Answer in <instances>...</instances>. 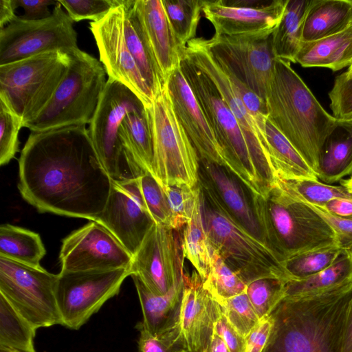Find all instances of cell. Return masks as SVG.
<instances>
[{"instance_id": "1", "label": "cell", "mask_w": 352, "mask_h": 352, "mask_svg": "<svg viewBox=\"0 0 352 352\" xmlns=\"http://www.w3.org/2000/svg\"><path fill=\"white\" fill-rule=\"evenodd\" d=\"M112 184L85 125L31 132L21 152L18 188L40 212L95 221Z\"/></svg>"}, {"instance_id": "2", "label": "cell", "mask_w": 352, "mask_h": 352, "mask_svg": "<svg viewBox=\"0 0 352 352\" xmlns=\"http://www.w3.org/2000/svg\"><path fill=\"white\" fill-rule=\"evenodd\" d=\"M352 282L322 292L284 297L270 315L263 352H342Z\"/></svg>"}, {"instance_id": "3", "label": "cell", "mask_w": 352, "mask_h": 352, "mask_svg": "<svg viewBox=\"0 0 352 352\" xmlns=\"http://www.w3.org/2000/svg\"><path fill=\"white\" fill-rule=\"evenodd\" d=\"M265 102L267 119L316 175L322 148L340 121L322 107L291 63L280 58Z\"/></svg>"}, {"instance_id": "4", "label": "cell", "mask_w": 352, "mask_h": 352, "mask_svg": "<svg viewBox=\"0 0 352 352\" xmlns=\"http://www.w3.org/2000/svg\"><path fill=\"white\" fill-rule=\"evenodd\" d=\"M252 201L264 241L283 263L305 252L338 245L327 221L277 185L264 195L252 193Z\"/></svg>"}, {"instance_id": "5", "label": "cell", "mask_w": 352, "mask_h": 352, "mask_svg": "<svg viewBox=\"0 0 352 352\" xmlns=\"http://www.w3.org/2000/svg\"><path fill=\"white\" fill-rule=\"evenodd\" d=\"M204 225L212 248L248 285L257 279L288 280L283 263L263 241L249 233L199 184Z\"/></svg>"}, {"instance_id": "6", "label": "cell", "mask_w": 352, "mask_h": 352, "mask_svg": "<svg viewBox=\"0 0 352 352\" xmlns=\"http://www.w3.org/2000/svg\"><path fill=\"white\" fill-rule=\"evenodd\" d=\"M50 100L23 127L32 132L90 124L104 89L106 71L96 58L76 48Z\"/></svg>"}, {"instance_id": "7", "label": "cell", "mask_w": 352, "mask_h": 352, "mask_svg": "<svg viewBox=\"0 0 352 352\" xmlns=\"http://www.w3.org/2000/svg\"><path fill=\"white\" fill-rule=\"evenodd\" d=\"M182 55L181 69L223 151L227 168L252 193L266 194L270 189L261 177L234 114L208 76Z\"/></svg>"}, {"instance_id": "8", "label": "cell", "mask_w": 352, "mask_h": 352, "mask_svg": "<svg viewBox=\"0 0 352 352\" xmlns=\"http://www.w3.org/2000/svg\"><path fill=\"white\" fill-rule=\"evenodd\" d=\"M145 109L143 102L129 88L108 78L88 129L98 158L113 182L135 180L146 173L124 146L118 134L127 114Z\"/></svg>"}, {"instance_id": "9", "label": "cell", "mask_w": 352, "mask_h": 352, "mask_svg": "<svg viewBox=\"0 0 352 352\" xmlns=\"http://www.w3.org/2000/svg\"><path fill=\"white\" fill-rule=\"evenodd\" d=\"M146 110L153 142V176L162 188L175 184L196 187L199 157L175 115L167 81Z\"/></svg>"}, {"instance_id": "10", "label": "cell", "mask_w": 352, "mask_h": 352, "mask_svg": "<svg viewBox=\"0 0 352 352\" xmlns=\"http://www.w3.org/2000/svg\"><path fill=\"white\" fill-rule=\"evenodd\" d=\"M70 60L69 52L53 51L0 65V100L24 126L50 100Z\"/></svg>"}, {"instance_id": "11", "label": "cell", "mask_w": 352, "mask_h": 352, "mask_svg": "<svg viewBox=\"0 0 352 352\" xmlns=\"http://www.w3.org/2000/svg\"><path fill=\"white\" fill-rule=\"evenodd\" d=\"M58 274L0 256V294L36 329L62 320L56 298Z\"/></svg>"}, {"instance_id": "12", "label": "cell", "mask_w": 352, "mask_h": 352, "mask_svg": "<svg viewBox=\"0 0 352 352\" xmlns=\"http://www.w3.org/2000/svg\"><path fill=\"white\" fill-rule=\"evenodd\" d=\"M57 1L52 15L38 21L19 16L0 29V65L53 51L78 48L74 21Z\"/></svg>"}, {"instance_id": "13", "label": "cell", "mask_w": 352, "mask_h": 352, "mask_svg": "<svg viewBox=\"0 0 352 352\" xmlns=\"http://www.w3.org/2000/svg\"><path fill=\"white\" fill-rule=\"evenodd\" d=\"M130 268L85 272L62 271L58 274L56 298L62 325L78 330L119 293Z\"/></svg>"}, {"instance_id": "14", "label": "cell", "mask_w": 352, "mask_h": 352, "mask_svg": "<svg viewBox=\"0 0 352 352\" xmlns=\"http://www.w3.org/2000/svg\"><path fill=\"white\" fill-rule=\"evenodd\" d=\"M205 42L226 73L265 100L276 60L272 36L254 39L214 35Z\"/></svg>"}, {"instance_id": "15", "label": "cell", "mask_w": 352, "mask_h": 352, "mask_svg": "<svg viewBox=\"0 0 352 352\" xmlns=\"http://www.w3.org/2000/svg\"><path fill=\"white\" fill-rule=\"evenodd\" d=\"M184 254L179 232L154 223L133 256L131 276L152 293L163 296L183 281Z\"/></svg>"}, {"instance_id": "16", "label": "cell", "mask_w": 352, "mask_h": 352, "mask_svg": "<svg viewBox=\"0 0 352 352\" xmlns=\"http://www.w3.org/2000/svg\"><path fill=\"white\" fill-rule=\"evenodd\" d=\"M182 54L212 81L234 117L250 147L266 186L270 189L277 177L265 147L264 140L248 111L233 83L214 60L204 38H195L183 49Z\"/></svg>"}, {"instance_id": "17", "label": "cell", "mask_w": 352, "mask_h": 352, "mask_svg": "<svg viewBox=\"0 0 352 352\" xmlns=\"http://www.w3.org/2000/svg\"><path fill=\"white\" fill-rule=\"evenodd\" d=\"M287 1H203L202 12L212 24L214 36L259 39L272 36Z\"/></svg>"}, {"instance_id": "18", "label": "cell", "mask_w": 352, "mask_h": 352, "mask_svg": "<svg viewBox=\"0 0 352 352\" xmlns=\"http://www.w3.org/2000/svg\"><path fill=\"white\" fill-rule=\"evenodd\" d=\"M133 256L103 225L91 221L63 239L61 270L85 272L130 268Z\"/></svg>"}, {"instance_id": "19", "label": "cell", "mask_w": 352, "mask_h": 352, "mask_svg": "<svg viewBox=\"0 0 352 352\" xmlns=\"http://www.w3.org/2000/svg\"><path fill=\"white\" fill-rule=\"evenodd\" d=\"M124 2L122 0L120 6L113 8L101 20L91 22L89 29L108 78L129 88L147 108L152 104L154 95L126 43L122 25Z\"/></svg>"}, {"instance_id": "20", "label": "cell", "mask_w": 352, "mask_h": 352, "mask_svg": "<svg viewBox=\"0 0 352 352\" xmlns=\"http://www.w3.org/2000/svg\"><path fill=\"white\" fill-rule=\"evenodd\" d=\"M138 179L122 183L113 182L104 208L95 219L132 256L155 223L145 206Z\"/></svg>"}, {"instance_id": "21", "label": "cell", "mask_w": 352, "mask_h": 352, "mask_svg": "<svg viewBox=\"0 0 352 352\" xmlns=\"http://www.w3.org/2000/svg\"><path fill=\"white\" fill-rule=\"evenodd\" d=\"M127 14L138 29L163 80L180 66L179 46L162 0H125Z\"/></svg>"}, {"instance_id": "22", "label": "cell", "mask_w": 352, "mask_h": 352, "mask_svg": "<svg viewBox=\"0 0 352 352\" xmlns=\"http://www.w3.org/2000/svg\"><path fill=\"white\" fill-rule=\"evenodd\" d=\"M167 86L175 115L199 159L227 168L223 151L180 66L168 78Z\"/></svg>"}, {"instance_id": "23", "label": "cell", "mask_w": 352, "mask_h": 352, "mask_svg": "<svg viewBox=\"0 0 352 352\" xmlns=\"http://www.w3.org/2000/svg\"><path fill=\"white\" fill-rule=\"evenodd\" d=\"M199 184L225 211L254 236L264 241L254 211L252 192L227 168L199 159Z\"/></svg>"}, {"instance_id": "24", "label": "cell", "mask_w": 352, "mask_h": 352, "mask_svg": "<svg viewBox=\"0 0 352 352\" xmlns=\"http://www.w3.org/2000/svg\"><path fill=\"white\" fill-rule=\"evenodd\" d=\"M181 327L189 352H204L214 334V324L221 312L217 301L204 287L197 271L183 276Z\"/></svg>"}, {"instance_id": "25", "label": "cell", "mask_w": 352, "mask_h": 352, "mask_svg": "<svg viewBox=\"0 0 352 352\" xmlns=\"http://www.w3.org/2000/svg\"><path fill=\"white\" fill-rule=\"evenodd\" d=\"M133 280L140 302L143 320L139 323L153 336H160L179 325L183 300V281L168 294L158 296L149 291L135 275Z\"/></svg>"}, {"instance_id": "26", "label": "cell", "mask_w": 352, "mask_h": 352, "mask_svg": "<svg viewBox=\"0 0 352 352\" xmlns=\"http://www.w3.org/2000/svg\"><path fill=\"white\" fill-rule=\"evenodd\" d=\"M294 63L336 72L352 64V25L346 30L312 41H302Z\"/></svg>"}, {"instance_id": "27", "label": "cell", "mask_w": 352, "mask_h": 352, "mask_svg": "<svg viewBox=\"0 0 352 352\" xmlns=\"http://www.w3.org/2000/svg\"><path fill=\"white\" fill-rule=\"evenodd\" d=\"M352 25V0H311L302 23V41L338 34Z\"/></svg>"}, {"instance_id": "28", "label": "cell", "mask_w": 352, "mask_h": 352, "mask_svg": "<svg viewBox=\"0 0 352 352\" xmlns=\"http://www.w3.org/2000/svg\"><path fill=\"white\" fill-rule=\"evenodd\" d=\"M317 178L327 184L352 175V120L340 121L320 153Z\"/></svg>"}, {"instance_id": "29", "label": "cell", "mask_w": 352, "mask_h": 352, "mask_svg": "<svg viewBox=\"0 0 352 352\" xmlns=\"http://www.w3.org/2000/svg\"><path fill=\"white\" fill-rule=\"evenodd\" d=\"M265 148L277 179H314L316 173L289 141L267 119Z\"/></svg>"}, {"instance_id": "30", "label": "cell", "mask_w": 352, "mask_h": 352, "mask_svg": "<svg viewBox=\"0 0 352 352\" xmlns=\"http://www.w3.org/2000/svg\"><path fill=\"white\" fill-rule=\"evenodd\" d=\"M308 0H288L283 17L272 34L276 58L294 63L302 42V23Z\"/></svg>"}, {"instance_id": "31", "label": "cell", "mask_w": 352, "mask_h": 352, "mask_svg": "<svg viewBox=\"0 0 352 352\" xmlns=\"http://www.w3.org/2000/svg\"><path fill=\"white\" fill-rule=\"evenodd\" d=\"M352 282V251H342L335 262L322 271L285 285V297L314 294Z\"/></svg>"}, {"instance_id": "32", "label": "cell", "mask_w": 352, "mask_h": 352, "mask_svg": "<svg viewBox=\"0 0 352 352\" xmlns=\"http://www.w3.org/2000/svg\"><path fill=\"white\" fill-rule=\"evenodd\" d=\"M46 250L40 235L8 223L0 226V256L25 265L40 267Z\"/></svg>"}, {"instance_id": "33", "label": "cell", "mask_w": 352, "mask_h": 352, "mask_svg": "<svg viewBox=\"0 0 352 352\" xmlns=\"http://www.w3.org/2000/svg\"><path fill=\"white\" fill-rule=\"evenodd\" d=\"M182 246L184 257L192 263L204 281L210 272L212 249L204 225L201 190L192 217L184 228Z\"/></svg>"}, {"instance_id": "34", "label": "cell", "mask_w": 352, "mask_h": 352, "mask_svg": "<svg viewBox=\"0 0 352 352\" xmlns=\"http://www.w3.org/2000/svg\"><path fill=\"white\" fill-rule=\"evenodd\" d=\"M118 134L124 146L153 175V142L146 110L127 114L121 123Z\"/></svg>"}, {"instance_id": "35", "label": "cell", "mask_w": 352, "mask_h": 352, "mask_svg": "<svg viewBox=\"0 0 352 352\" xmlns=\"http://www.w3.org/2000/svg\"><path fill=\"white\" fill-rule=\"evenodd\" d=\"M36 330L0 294V347L21 352H35Z\"/></svg>"}, {"instance_id": "36", "label": "cell", "mask_w": 352, "mask_h": 352, "mask_svg": "<svg viewBox=\"0 0 352 352\" xmlns=\"http://www.w3.org/2000/svg\"><path fill=\"white\" fill-rule=\"evenodd\" d=\"M275 184L291 197L320 208L336 198H352V192L345 186L322 183L318 179H277Z\"/></svg>"}, {"instance_id": "37", "label": "cell", "mask_w": 352, "mask_h": 352, "mask_svg": "<svg viewBox=\"0 0 352 352\" xmlns=\"http://www.w3.org/2000/svg\"><path fill=\"white\" fill-rule=\"evenodd\" d=\"M168 23L183 50L195 38L202 12L200 0H162Z\"/></svg>"}, {"instance_id": "38", "label": "cell", "mask_w": 352, "mask_h": 352, "mask_svg": "<svg viewBox=\"0 0 352 352\" xmlns=\"http://www.w3.org/2000/svg\"><path fill=\"white\" fill-rule=\"evenodd\" d=\"M124 2L122 25L126 43L155 97L166 82L163 80L138 29L129 19Z\"/></svg>"}, {"instance_id": "39", "label": "cell", "mask_w": 352, "mask_h": 352, "mask_svg": "<svg viewBox=\"0 0 352 352\" xmlns=\"http://www.w3.org/2000/svg\"><path fill=\"white\" fill-rule=\"evenodd\" d=\"M342 252L338 245H333L305 252L288 258L283 263L287 280H302L322 271L331 265Z\"/></svg>"}, {"instance_id": "40", "label": "cell", "mask_w": 352, "mask_h": 352, "mask_svg": "<svg viewBox=\"0 0 352 352\" xmlns=\"http://www.w3.org/2000/svg\"><path fill=\"white\" fill-rule=\"evenodd\" d=\"M204 287L215 300H220L245 292L247 285L212 249L210 269Z\"/></svg>"}, {"instance_id": "41", "label": "cell", "mask_w": 352, "mask_h": 352, "mask_svg": "<svg viewBox=\"0 0 352 352\" xmlns=\"http://www.w3.org/2000/svg\"><path fill=\"white\" fill-rule=\"evenodd\" d=\"M287 280L263 278L247 285L245 292L259 320L269 316L285 296Z\"/></svg>"}, {"instance_id": "42", "label": "cell", "mask_w": 352, "mask_h": 352, "mask_svg": "<svg viewBox=\"0 0 352 352\" xmlns=\"http://www.w3.org/2000/svg\"><path fill=\"white\" fill-rule=\"evenodd\" d=\"M163 188L170 210V227L179 232L192 217L196 200L200 193L199 184L195 188L175 184Z\"/></svg>"}, {"instance_id": "43", "label": "cell", "mask_w": 352, "mask_h": 352, "mask_svg": "<svg viewBox=\"0 0 352 352\" xmlns=\"http://www.w3.org/2000/svg\"><path fill=\"white\" fill-rule=\"evenodd\" d=\"M216 300L229 322L245 338L259 321L245 292L229 298Z\"/></svg>"}, {"instance_id": "44", "label": "cell", "mask_w": 352, "mask_h": 352, "mask_svg": "<svg viewBox=\"0 0 352 352\" xmlns=\"http://www.w3.org/2000/svg\"><path fill=\"white\" fill-rule=\"evenodd\" d=\"M138 180L145 206L154 222L170 227V210L164 188L148 172Z\"/></svg>"}, {"instance_id": "45", "label": "cell", "mask_w": 352, "mask_h": 352, "mask_svg": "<svg viewBox=\"0 0 352 352\" xmlns=\"http://www.w3.org/2000/svg\"><path fill=\"white\" fill-rule=\"evenodd\" d=\"M140 331L139 352H189L181 324L164 333L153 336L137 324Z\"/></svg>"}, {"instance_id": "46", "label": "cell", "mask_w": 352, "mask_h": 352, "mask_svg": "<svg viewBox=\"0 0 352 352\" xmlns=\"http://www.w3.org/2000/svg\"><path fill=\"white\" fill-rule=\"evenodd\" d=\"M23 120L0 100V164H7L19 151V133Z\"/></svg>"}, {"instance_id": "47", "label": "cell", "mask_w": 352, "mask_h": 352, "mask_svg": "<svg viewBox=\"0 0 352 352\" xmlns=\"http://www.w3.org/2000/svg\"><path fill=\"white\" fill-rule=\"evenodd\" d=\"M74 22L90 19L98 21L113 8L120 6L122 0H58Z\"/></svg>"}, {"instance_id": "48", "label": "cell", "mask_w": 352, "mask_h": 352, "mask_svg": "<svg viewBox=\"0 0 352 352\" xmlns=\"http://www.w3.org/2000/svg\"><path fill=\"white\" fill-rule=\"evenodd\" d=\"M329 98L333 116L339 121L352 120V77L344 72L337 76Z\"/></svg>"}, {"instance_id": "49", "label": "cell", "mask_w": 352, "mask_h": 352, "mask_svg": "<svg viewBox=\"0 0 352 352\" xmlns=\"http://www.w3.org/2000/svg\"><path fill=\"white\" fill-rule=\"evenodd\" d=\"M309 206L332 227L336 234L338 247L342 251H352V220L333 216L320 207Z\"/></svg>"}, {"instance_id": "50", "label": "cell", "mask_w": 352, "mask_h": 352, "mask_svg": "<svg viewBox=\"0 0 352 352\" xmlns=\"http://www.w3.org/2000/svg\"><path fill=\"white\" fill-rule=\"evenodd\" d=\"M214 332L223 340L230 352H245V338L229 322L222 310L215 322Z\"/></svg>"}, {"instance_id": "51", "label": "cell", "mask_w": 352, "mask_h": 352, "mask_svg": "<svg viewBox=\"0 0 352 352\" xmlns=\"http://www.w3.org/2000/svg\"><path fill=\"white\" fill-rule=\"evenodd\" d=\"M273 321L270 316L259 320L245 337V352H263L270 338Z\"/></svg>"}, {"instance_id": "52", "label": "cell", "mask_w": 352, "mask_h": 352, "mask_svg": "<svg viewBox=\"0 0 352 352\" xmlns=\"http://www.w3.org/2000/svg\"><path fill=\"white\" fill-rule=\"evenodd\" d=\"M16 8H21L24 11L19 16L25 21H38L50 17L52 11L49 10L51 5L55 6L57 1L54 0H12Z\"/></svg>"}, {"instance_id": "53", "label": "cell", "mask_w": 352, "mask_h": 352, "mask_svg": "<svg viewBox=\"0 0 352 352\" xmlns=\"http://www.w3.org/2000/svg\"><path fill=\"white\" fill-rule=\"evenodd\" d=\"M322 208L337 217L352 220V198L332 199Z\"/></svg>"}, {"instance_id": "54", "label": "cell", "mask_w": 352, "mask_h": 352, "mask_svg": "<svg viewBox=\"0 0 352 352\" xmlns=\"http://www.w3.org/2000/svg\"><path fill=\"white\" fill-rule=\"evenodd\" d=\"M15 10L12 0H0V29L14 18Z\"/></svg>"}, {"instance_id": "55", "label": "cell", "mask_w": 352, "mask_h": 352, "mask_svg": "<svg viewBox=\"0 0 352 352\" xmlns=\"http://www.w3.org/2000/svg\"><path fill=\"white\" fill-rule=\"evenodd\" d=\"M342 352H352V299L345 324Z\"/></svg>"}, {"instance_id": "56", "label": "cell", "mask_w": 352, "mask_h": 352, "mask_svg": "<svg viewBox=\"0 0 352 352\" xmlns=\"http://www.w3.org/2000/svg\"><path fill=\"white\" fill-rule=\"evenodd\" d=\"M204 352H230L223 340L214 332L212 340Z\"/></svg>"}, {"instance_id": "57", "label": "cell", "mask_w": 352, "mask_h": 352, "mask_svg": "<svg viewBox=\"0 0 352 352\" xmlns=\"http://www.w3.org/2000/svg\"><path fill=\"white\" fill-rule=\"evenodd\" d=\"M341 184L352 192V175L347 179H342L341 181Z\"/></svg>"}, {"instance_id": "58", "label": "cell", "mask_w": 352, "mask_h": 352, "mask_svg": "<svg viewBox=\"0 0 352 352\" xmlns=\"http://www.w3.org/2000/svg\"><path fill=\"white\" fill-rule=\"evenodd\" d=\"M344 74L348 77H352V64L348 67V69L344 72Z\"/></svg>"}, {"instance_id": "59", "label": "cell", "mask_w": 352, "mask_h": 352, "mask_svg": "<svg viewBox=\"0 0 352 352\" xmlns=\"http://www.w3.org/2000/svg\"><path fill=\"white\" fill-rule=\"evenodd\" d=\"M347 121H349V120H347Z\"/></svg>"}]
</instances>
